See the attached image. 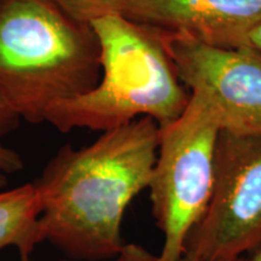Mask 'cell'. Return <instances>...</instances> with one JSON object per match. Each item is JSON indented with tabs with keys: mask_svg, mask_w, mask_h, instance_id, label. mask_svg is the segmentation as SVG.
Instances as JSON below:
<instances>
[{
	"mask_svg": "<svg viewBox=\"0 0 261 261\" xmlns=\"http://www.w3.org/2000/svg\"><path fill=\"white\" fill-rule=\"evenodd\" d=\"M99 46L102 77L80 96L55 103L45 122L68 133L107 130L140 117L163 127L181 115L190 94L182 89L159 33L119 12L90 22Z\"/></svg>",
	"mask_w": 261,
	"mask_h": 261,
	"instance_id": "7a4b0ae2",
	"label": "cell"
},
{
	"mask_svg": "<svg viewBox=\"0 0 261 261\" xmlns=\"http://www.w3.org/2000/svg\"><path fill=\"white\" fill-rule=\"evenodd\" d=\"M23 168L24 162L21 155L0 143V190L6 184L9 177L21 172Z\"/></svg>",
	"mask_w": 261,
	"mask_h": 261,
	"instance_id": "30bf717a",
	"label": "cell"
},
{
	"mask_svg": "<svg viewBox=\"0 0 261 261\" xmlns=\"http://www.w3.org/2000/svg\"><path fill=\"white\" fill-rule=\"evenodd\" d=\"M99 70L90 24L51 0H0V93L19 119L45 122L55 103L93 89Z\"/></svg>",
	"mask_w": 261,
	"mask_h": 261,
	"instance_id": "3957f363",
	"label": "cell"
},
{
	"mask_svg": "<svg viewBox=\"0 0 261 261\" xmlns=\"http://www.w3.org/2000/svg\"><path fill=\"white\" fill-rule=\"evenodd\" d=\"M159 144V123L144 116L83 149L62 146L34 182L41 242L77 260L115 257L126 244L123 215L149 188Z\"/></svg>",
	"mask_w": 261,
	"mask_h": 261,
	"instance_id": "6da1fadb",
	"label": "cell"
},
{
	"mask_svg": "<svg viewBox=\"0 0 261 261\" xmlns=\"http://www.w3.org/2000/svg\"><path fill=\"white\" fill-rule=\"evenodd\" d=\"M116 12L166 34L240 47L261 23V0H120Z\"/></svg>",
	"mask_w": 261,
	"mask_h": 261,
	"instance_id": "52a82bcc",
	"label": "cell"
},
{
	"mask_svg": "<svg viewBox=\"0 0 261 261\" xmlns=\"http://www.w3.org/2000/svg\"><path fill=\"white\" fill-rule=\"evenodd\" d=\"M248 45L255 48L257 52L261 54V23L257 24L255 28L250 32L249 37H248Z\"/></svg>",
	"mask_w": 261,
	"mask_h": 261,
	"instance_id": "4fadbf2b",
	"label": "cell"
},
{
	"mask_svg": "<svg viewBox=\"0 0 261 261\" xmlns=\"http://www.w3.org/2000/svg\"><path fill=\"white\" fill-rule=\"evenodd\" d=\"M179 261H195V260H191V259H189V257H185V256H182L180 260ZM228 261H249V260H247V259H244V257H238V259H234V260H228Z\"/></svg>",
	"mask_w": 261,
	"mask_h": 261,
	"instance_id": "9a60e30c",
	"label": "cell"
},
{
	"mask_svg": "<svg viewBox=\"0 0 261 261\" xmlns=\"http://www.w3.org/2000/svg\"><path fill=\"white\" fill-rule=\"evenodd\" d=\"M158 32V31H156ZM179 80L213 107L221 130L261 137V54L158 32Z\"/></svg>",
	"mask_w": 261,
	"mask_h": 261,
	"instance_id": "8992f818",
	"label": "cell"
},
{
	"mask_svg": "<svg viewBox=\"0 0 261 261\" xmlns=\"http://www.w3.org/2000/svg\"><path fill=\"white\" fill-rule=\"evenodd\" d=\"M38 192L34 182L0 191V250L14 248L28 260L41 243L39 233Z\"/></svg>",
	"mask_w": 261,
	"mask_h": 261,
	"instance_id": "ba28073f",
	"label": "cell"
},
{
	"mask_svg": "<svg viewBox=\"0 0 261 261\" xmlns=\"http://www.w3.org/2000/svg\"><path fill=\"white\" fill-rule=\"evenodd\" d=\"M261 244V137L221 130L210 203L189 234L182 256L234 260Z\"/></svg>",
	"mask_w": 261,
	"mask_h": 261,
	"instance_id": "5b68a950",
	"label": "cell"
},
{
	"mask_svg": "<svg viewBox=\"0 0 261 261\" xmlns=\"http://www.w3.org/2000/svg\"><path fill=\"white\" fill-rule=\"evenodd\" d=\"M220 132L213 107L194 93L178 119L160 127L158 159L148 188L152 215L162 233L156 261L181 259L189 234L207 210Z\"/></svg>",
	"mask_w": 261,
	"mask_h": 261,
	"instance_id": "277c9868",
	"label": "cell"
},
{
	"mask_svg": "<svg viewBox=\"0 0 261 261\" xmlns=\"http://www.w3.org/2000/svg\"><path fill=\"white\" fill-rule=\"evenodd\" d=\"M158 255L149 252L144 247L136 243H126L121 252L114 257L113 261H156ZM31 261V260H23Z\"/></svg>",
	"mask_w": 261,
	"mask_h": 261,
	"instance_id": "8fae6325",
	"label": "cell"
},
{
	"mask_svg": "<svg viewBox=\"0 0 261 261\" xmlns=\"http://www.w3.org/2000/svg\"><path fill=\"white\" fill-rule=\"evenodd\" d=\"M249 261H261V244L256 248L255 254H254V256Z\"/></svg>",
	"mask_w": 261,
	"mask_h": 261,
	"instance_id": "5bb4252c",
	"label": "cell"
},
{
	"mask_svg": "<svg viewBox=\"0 0 261 261\" xmlns=\"http://www.w3.org/2000/svg\"><path fill=\"white\" fill-rule=\"evenodd\" d=\"M62 11L81 23L90 24L100 16L116 12L120 0H51Z\"/></svg>",
	"mask_w": 261,
	"mask_h": 261,
	"instance_id": "9c48e42d",
	"label": "cell"
},
{
	"mask_svg": "<svg viewBox=\"0 0 261 261\" xmlns=\"http://www.w3.org/2000/svg\"><path fill=\"white\" fill-rule=\"evenodd\" d=\"M19 121V116L0 93V137H4L15 130L18 127Z\"/></svg>",
	"mask_w": 261,
	"mask_h": 261,
	"instance_id": "7c38bea8",
	"label": "cell"
}]
</instances>
